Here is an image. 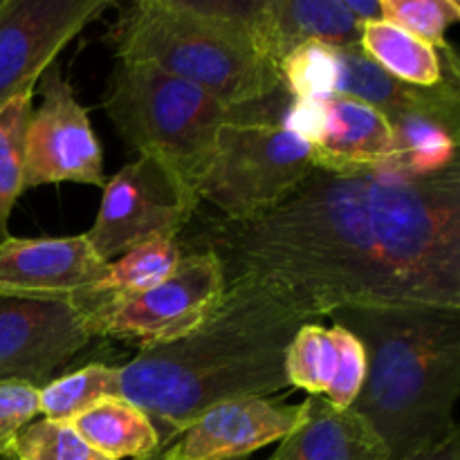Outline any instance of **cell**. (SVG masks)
Here are the masks:
<instances>
[{"instance_id":"cell-12","label":"cell","mask_w":460,"mask_h":460,"mask_svg":"<svg viewBox=\"0 0 460 460\" xmlns=\"http://www.w3.org/2000/svg\"><path fill=\"white\" fill-rule=\"evenodd\" d=\"M283 126L310 144L314 169L355 173L395 164L389 119L358 99H295Z\"/></svg>"},{"instance_id":"cell-13","label":"cell","mask_w":460,"mask_h":460,"mask_svg":"<svg viewBox=\"0 0 460 460\" xmlns=\"http://www.w3.org/2000/svg\"><path fill=\"white\" fill-rule=\"evenodd\" d=\"M304 416V402L247 398L223 402L198 416L162 460H236L286 438Z\"/></svg>"},{"instance_id":"cell-27","label":"cell","mask_w":460,"mask_h":460,"mask_svg":"<svg viewBox=\"0 0 460 460\" xmlns=\"http://www.w3.org/2000/svg\"><path fill=\"white\" fill-rule=\"evenodd\" d=\"M404 460H460V445H458V429L449 434L447 438L438 440L431 447L422 449V452L413 454V456Z\"/></svg>"},{"instance_id":"cell-17","label":"cell","mask_w":460,"mask_h":460,"mask_svg":"<svg viewBox=\"0 0 460 460\" xmlns=\"http://www.w3.org/2000/svg\"><path fill=\"white\" fill-rule=\"evenodd\" d=\"M335 49L332 97H349L377 108L386 119L404 115H438L458 119L460 97L456 79H445L434 88H418L382 70L359 45ZM460 121V119H458Z\"/></svg>"},{"instance_id":"cell-26","label":"cell","mask_w":460,"mask_h":460,"mask_svg":"<svg viewBox=\"0 0 460 460\" xmlns=\"http://www.w3.org/2000/svg\"><path fill=\"white\" fill-rule=\"evenodd\" d=\"M39 416V389L21 382H0V458H12L18 431Z\"/></svg>"},{"instance_id":"cell-20","label":"cell","mask_w":460,"mask_h":460,"mask_svg":"<svg viewBox=\"0 0 460 460\" xmlns=\"http://www.w3.org/2000/svg\"><path fill=\"white\" fill-rule=\"evenodd\" d=\"M359 48L382 70L409 85L434 88L447 79L440 52L434 45L386 21L364 22L359 30Z\"/></svg>"},{"instance_id":"cell-16","label":"cell","mask_w":460,"mask_h":460,"mask_svg":"<svg viewBox=\"0 0 460 460\" xmlns=\"http://www.w3.org/2000/svg\"><path fill=\"white\" fill-rule=\"evenodd\" d=\"M247 27L256 49L272 66L281 67L301 45H359L362 22L349 12L344 0H263L252 3Z\"/></svg>"},{"instance_id":"cell-25","label":"cell","mask_w":460,"mask_h":460,"mask_svg":"<svg viewBox=\"0 0 460 460\" xmlns=\"http://www.w3.org/2000/svg\"><path fill=\"white\" fill-rule=\"evenodd\" d=\"M12 456L16 460H108L94 452L70 422L45 418L18 431Z\"/></svg>"},{"instance_id":"cell-6","label":"cell","mask_w":460,"mask_h":460,"mask_svg":"<svg viewBox=\"0 0 460 460\" xmlns=\"http://www.w3.org/2000/svg\"><path fill=\"white\" fill-rule=\"evenodd\" d=\"M243 111L220 128L196 187L198 200L214 205L225 220H250L274 209L314 171L301 135L274 121L247 119Z\"/></svg>"},{"instance_id":"cell-15","label":"cell","mask_w":460,"mask_h":460,"mask_svg":"<svg viewBox=\"0 0 460 460\" xmlns=\"http://www.w3.org/2000/svg\"><path fill=\"white\" fill-rule=\"evenodd\" d=\"M319 322L304 323L292 337L286 350L288 385L328 400L335 409H350L367 377V353L350 331Z\"/></svg>"},{"instance_id":"cell-22","label":"cell","mask_w":460,"mask_h":460,"mask_svg":"<svg viewBox=\"0 0 460 460\" xmlns=\"http://www.w3.org/2000/svg\"><path fill=\"white\" fill-rule=\"evenodd\" d=\"M108 395H117L115 367L94 362L63 377H54L39 389V413H43L45 420L72 422Z\"/></svg>"},{"instance_id":"cell-2","label":"cell","mask_w":460,"mask_h":460,"mask_svg":"<svg viewBox=\"0 0 460 460\" xmlns=\"http://www.w3.org/2000/svg\"><path fill=\"white\" fill-rule=\"evenodd\" d=\"M310 322L261 283H227L196 331L115 367L117 395L146 413L164 452L207 409L290 389L286 350Z\"/></svg>"},{"instance_id":"cell-11","label":"cell","mask_w":460,"mask_h":460,"mask_svg":"<svg viewBox=\"0 0 460 460\" xmlns=\"http://www.w3.org/2000/svg\"><path fill=\"white\" fill-rule=\"evenodd\" d=\"M90 340L72 299L0 295V382L43 389Z\"/></svg>"},{"instance_id":"cell-8","label":"cell","mask_w":460,"mask_h":460,"mask_svg":"<svg viewBox=\"0 0 460 460\" xmlns=\"http://www.w3.org/2000/svg\"><path fill=\"white\" fill-rule=\"evenodd\" d=\"M196 191L153 157H137L103 184L88 243L106 263L153 238H178L198 214Z\"/></svg>"},{"instance_id":"cell-4","label":"cell","mask_w":460,"mask_h":460,"mask_svg":"<svg viewBox=\"0 0 460 460\" xmlns=\"http://www.w3.org/2000/svg\"><path fill=\"white\" fill-rule=\"evenodd\" d=\"M250 4L137 0L108 31L117 61L148 63L198 85L229 108L283 90L281 72L256 49Z\"/></svg>"},{"instance_id":"cell-9","label":"cell","mask_w":460,"mask_h":460,"mask_svg":"<svg viewBox=\"0 0 460 460\" xmlns=\"http://www.w3.org/2000/svg\"><path fill=\"white\" fill-rule=\"evenodd\" d=\"M112 0H3L0 3V108L34 93L58 54Z\"/></svg>"},{"instance_id":"cell-23","label":"cell","mask_w":460,"mask_h":460,"mask_svg":"<svg viewBox=\"0 0 460 460\" xmlns=\"http://www.w3.org/2000/svg\"><path fill=\"white\" fill-rule=\"evenodd\" d=\"M34 93L21 94L0 108V243L9 238V216L22 187V157H25V130L31 117Z\"/></svg>"},{"instance_id":"cell-28","label":"cell","mask_w":460,"mask_h":460,"mask_svg":"<svg viewBox=\"0 0 460 460\" xmlns=\"http://www.w3.org/2000/svg\"><path fill=\"white\" fill-rule=\"evenodd\" d=\"M349 12L358 18L359 22H373L382 21V7L380 0H344Z\"/></svg>"},{"instance_id":"cell-29","label":"cell","mask_w":460,"mask_h":460,"mask_svg":"<svg viewBox=\"0 0 460 460\" xmlns=\"http://www.w3.org/2000/svg\"><path fill=\"white\" fill-rule=\"evenodd\" d=\"M133 460H162V452H153V454H148V456H142V458H133Z\"/></svg>"},{"instance_id":"cell-3","label":"cell","mask_w":460,"mask_h":460,"mask_svg":"<svg viewBox=\"0 0 460 460\" xmlns=\"http://www.w3.org/2000/svg\"><path fill=\"white\" fill-rule=\"evenodd\" d=\"M328 317L362 341L367 377L350 409L371 422L389 460L413 456L458 429L460 308L376 305Z\"/></svg>"},{"instance_id":"cell-1","label":"cell","mask_w":460,"mask_h":460,"mask_svg":"<svg viewBox=\"0 0 460 460\" xmlns=\"http://www.w3.org/2000/svg\"><path fill=\"white\" fill-rule=\"evenodd\" d=\"M182 250H209L225 281H256L308 317L340 308H460V162L413 173L314 169L250 220L193 216Z\"/></svg>"},{"instance_id":"cell-7","label":"cell","mask_w":460,"mask_h":460,"mask_svg":"<svg viewBox=\"0 0 460 460\" xmlns=\"http://www.w3.org/2000/svg\"><path fill=\"white\" fill-rule=\"evenodd\" d=\"M225 288L220 261L209 250H189L157 286L84 310V328L93 340H121L139 350L169 344L209 317Z\"/></svg>"},{"instance_id":"cell-21","label":"cell","mask_w":460,"mask_h":460,"mask_svg":"<svg viewBox=\"0 0 460 460\" xmlns=\"http://www.w3.org/2000/svg\"><path fill=\"white\" fill-rule=\"evenodd\" d=\"M182 256L184 250L180 245V238H153V241L142 243L119 256L115 263H111L108 277L102 283L90 288L84 295L75 296L72 301L84 313L103 301L148 290L164 281L169 274H173Z\"/></svg>"},{"instance_id":"cell-19","label":"cell","mask_w":460,"mask_h":460,"mask_svg":"<svg viewBox=\"0 0 460 460\" xmlns=\"http://www.w3.org/2000/svg\"><path fill=\"white\" fill-rule=\"evenodd\" d=\"M76 434L108 460L142 458L162 452L146 413L119 395H108L70 422Z\"/></svg>"},{"instance_id":"cell-5","label":"cell","mask_w":460,"mask_h":460,"mask_svg":"<svg viewBox=\"0 0 460 460\" xmlns=\"http://www.w3.org/2000/svg\"><path fill=\"white\" fill-rule=\"evenodd\" d=\"M103 111L137 157H153L196 191L220 128L241 112L148 63L117 61ZM198 196V193H196Z\"/></svg>"},{"instance_id":"cell-18","label":"cell","mask_w":460,"mask_h":460,"mask_svg":"<svg viewBox=\"0 0 460 460\" xmlns=\"http://www.w3.org/2000/svg\"><path fill=\"white\" fill-rule=\"evenodd\" d=\"M268 460H389V449L353 409H335L328 400L308 395L299 425L279 440Z\"/></svg>"},{"instance_id":"cell-10","label":"cell","mask_w":460,"mask_h":460,"mask_svg":"<svg viewBox=\"0 0 460 460\" xmlns=\"http://www.w3.org/2000/svg\"><path fill=\"white\" fill-rule=\"evenodd\" d=\"M43 102L31 111L25 130L22 187L76 182L102 189L103 155L88 111L76 102L57 63L43 75Z\"/></svg>"},{"instance_id":"cell-14","label":"cell","mask_w":460,"mask_h":460,"mask_svg":"<svg viewBox=\"0 0 460 460\" xmlns=\"http://www.w3.org/2000/svg\"><path fill=\"white\" fill-rule=\"evenodd\" d=\"M111 263L88 238H13L0 243V295L75 299L108 277Z\"/></svg>"},{"instance_id":"cell-24","label":"cell","mask_w":460,"mask_h":460,"mask_svg":"<svg viewBox=\"0 0 460 460\" xmlns=\"http://www.w3.org/2000/svg\"><path fill=\"white\" fill-rule=\"evenodd\" d=\"M382 21L409 31L436 49H452L447 30L460 21L456 0H380Z\"/></svg>"}]
</instances>
